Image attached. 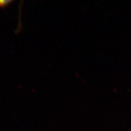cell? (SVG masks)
Returning a JSON list of instances; mask_svg holds the SVG:
<instances>
[{
	"mask_svg": "<svg viewBox=\"0 0 131 131\" xmlns=\"http://www.w3.org/2000/svg\"><path fill=\"white\" fill-rule=\"evenodd\" d=\"M14 0H0V8L4 9L13 2Z\"/></svg>",
	"mask_w": 131,
	"mask_h": 131,
	"instance_id": "1",
	"label": "cell"
},
{
	"mask_svg": "<svg viewBox=\"0 0 131 131\" xmlns=\"http://www.w3.org/2000/svg\"><path fill=\"white\" fill-rule=\"evenodd\" d=\"M21 1H22V0H21Z\"/></svg>",
	"mask_w": 131,
	"mask_h": 131,
	"instance_id": "2",
	"label": "cell"
}]
</instances>
